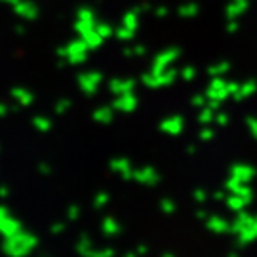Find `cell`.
Masks as SVG:
<instances>
[{
  "label": "cell",
  "mask_w": 257,
  "mask_h": 257,
  "mask_svg": "<svg viewBox=\"0 0 257 257\" xmlns=\"http://www.w3.org/2000/svg\"><path fill=\"white\" fill-rule=\"evenodd\" d=\"M234 229L238 230L240 240H244V242H249V240L257 238V217H251V215L242 213V217L236 221V227H234Z\"/></svg>",
  "instance_id": "cell-1"
},
{
  "label": "cell",
  "mask_w": 257,
  "mask_h": 257,
  "mask_svg": "<svg viewBox=\"0 0 257 257\" xmlns=\"http://www.w3.org/2000/svg\"><path fill=\"white\" fill-rule=\"evenodd\" d=\"M234 84H225L221 78H217L215 82L210 86V97L211 99H215V101H219L223 97H227L229 93H234Z\"/></svg>",
  "instance_id": "cell-2"
},
{
  "label": "cell",
  "mask_w": 257,
  "mask_h": 257,
  "mask_svg": "<svg viewBox=\"0 0 257 257\" xmlns=\"http://www.w3.org/2000/svg\"><path fill=\"white\" fill-rule=\"evenodd\" d=\"M175 57H177V50H168V52H164V54H160L158 57H156V63H155V69H164L166 65H170L172 61H174Z\"/></svg>",
  "instance_id": "cell-3"
},
{
  "label": "cell",
  "mask_w": 257,
  "mask_h": 257,
  "mask_svg": "<svg viewBox=\"0 0 257 257\" xmlns=\"http://www.w3.org/2000/svg\"><path fill=\"white\" fill-rule=\"evenodd\" d=\"M162 128L166 130V132H170V134H179V130L183 128V122H181V118H172V120H166L164 124H162Z\"/></svg>",
  "instance_id": "cell-4"
},
{
  "label": "cell",
  "mask_w": 257,
  "mask_h": 257,
  "mask_svg": "<svg viewBox=\"0 0 257 257\" xmlns=\"http://www.w3.org/2000/svg\"><path fill=\"white\" fill-rule=\"evenodd\" d=\"M210 229H213V230H225L227 229V223H223L221 219H217V217H213V219L210 221Z\"/></svg>",
  "instance_id": "cell-5"
},
{
  "label": "cell",
  "mask_w": 257,
  "mask_h": 257,
  "mask_svg": "<svg viewBox=\"0 0 257 257\" xmlns=\"http://www.w3.org/2000/svg\"><path fill=\"white\" fill-rule=\"evenodd\" d=\"M249 128H251L253 138H257V120H251V122H249Z\"/></svg>",
  "instance_id": "cell-6"
}]
</instances>
